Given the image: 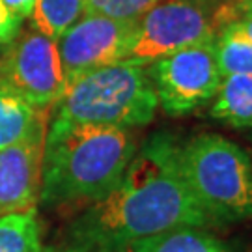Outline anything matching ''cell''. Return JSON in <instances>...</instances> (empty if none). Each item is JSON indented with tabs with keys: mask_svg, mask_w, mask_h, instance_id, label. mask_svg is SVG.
Instances as JSON below:
<instances>
[{
	"mask_svg": "<svg viewBox=\"0 0 252 252\" xmlns=\"http://www.w3.org/2000/svg\"><path fill=\"white\" fill-rule=\"evenodd\" d=\"M234 25L252 39V0H224L215 9V25Z\"/></svg>",
	"mask_w": 252,
	"mask_h": 252,
	"instance_id": "obj_17",
	"label": "cell"
},
{
	"mask_svg": "<svg viewBox=\"0 0 252 252\" xmlns=\"http://www.w3.org/2000/svg\"><path fill=\"white\" fill-rule=\"evenodd\" d=\"M41 224L36 207L0 217V252H41Z\"/></svg>",
	"mask_w": 252,
	"mask_h": 252,
	"instance_id": "obj_14",
	"label": "cell"
},
{
	"mask_svg": "<svg viewBox=\"0 0 252 252\" xmlns=\"http://www.w3.org/2000/svg\"><path fill=\"white\" fill-rule=\"evenodd\" d=\"M47 126V110L32 107L19 95L0 86V150L45 131Z\"/></svg>",
	"mask_w": 252,
	"mask_h": 252,
	"instance_id": "obj_10",
	"label": "cell"
},
{
	"mask_svg": "<svg viewBox=\"0 0 252 252\" xmlns=\"http://www.w3.org/2000/svg\"><path fill=\"white\" fill-rule=\"evenodd\" d=\"M161 0H84V13L135 23Z\"/></svg>",
	"mask_w": 252,
	"mask_h": 252,
	"instance_id": "obj_16",
	"label": "cell"
},
{
	"mask_svg": "<svg viewBox=\"0 0 252 252\" xmlns=\"http://www.w3.org/2000/svg\"><path fill=\"white\" fill-rule=\"evenodd\" d=\"M135 23L82 13L56 39L65 82L126 60Z\"/></svg>",
	"mask_w": 252,
	"mask_h": 252,
	"instance_id": "obj_8",
	"label": "cell"
},
{
	"mask_svg": "<svg viewBox=\"0 0 252 252\" xmlns=\"http://www.w3.org/2000/svg\"><path fill=\"white\" fill-rule=\"evenodd\" d=\"M127 252H232L230 247L200 226H180L133 243Z\"/></svg>",
	"mask_w": 252,
	"mask_h": 252,
	"instance_id": "obj_12",
	"label": "cell"
},
{
	"mask_svg": "<svg viewBox=\"0 0 252 252\" xmlns=\"http://www.w3.org/2000/svg\"><path fill=\"white\" fill-rule=\"evenodd\" d=\"M209 105V116L217 122L252 129V75H224Z\"/></svg>",
	"mask_w": 252,
	"mask_h": 252,
	"instance_id": "obj_11",
	"label": "cell"
},
{
	"mask_svg": "<svg viewBox=\"0 0 252 252\" xmlns=\"http://www.w3.org/2000/svg\"><path fill=\"white\" fill-rule=\"evenodd\" d=\"M21 32V19L13 15L4 4V0H0V43L8 45L11 43Z\"/></svg>",
	"mask_w": 252,
	"mask_h": 252,
	"instance_id": "obj_18",
	"label": "cell"
},
{
	"mask_svg": "<svg viewBox=\"0 0 252 252\" xmlns=\"http://www.w3.org/2000/svg\"><path fill=\"white\" fill-rule=\"evenodd\" d=\"M157 108L150 65L122 60L67 82L49 122L135 129L152 124Z\"/></svg>",
	"mask_w": 252,
	"mask_h": 252,
	"instance_id": "obj_3",
	"label": "cell"
},
{
	"mask_svg": "<svg viewBox=\"0 0 252 252\" xmlns=\"http://www.w3.org/2000/svg\"><path fill=\"white\" fill-rule=\"evenodd\" d=\"M4 47L6 45H2V43H0V54H2V51H4Z\"/></svg>",
	"mask_w": 252,
	"mask_h": 252,
	"instance_id": "obj_21",
	"label": "cell"
},
{
	"mask_svg": "<svg viewBox=\"0 0 252 252\" xmlns=\"http://www.w3.org/2000/svg\"><path fill=\"white\" fill-rule=\"evenodd\" d=\"M215 9L207 0H161L135 21L126 60L150 65L187 47L213 43Z\"/></svg>",
	"mask_w": 252,
	"mask_h": 252,
	"instance_id": "obj_5",
	"label": "cell"
},
{
	"mask_svg": "<svg viewBox=\"0 0 252 252\" xmlns=\"http://www.w3.org/2000/svg\"><path fill=\"white\" fill-rule=\"evenodd\" d=\"M181 174L215 224L252 219V159L234 140L202 133L180 144Z\"/></svg>",
	"mask_w": 252,
	"mask_h": 252,
	"instance_id": "obj_4",
	"label": "cell"
},
{
	"mask_svg": "<svg viewBox=\"0 0 252 252\" xmlns=\"http://www.w3.org/2000/svg\"><path fill=\"white\" fill-rule=\"evenodd\" d=\"M215 58L220 75H252V39L234 25H219Z\"/></svg>",
	"mask_w": 252,
	"mask_h": 252,
	"instance_id": "obj_13",
	"label": "cell"
},
{
	"mask_svg": "<svg viewBox=\"0 0 252 252\" xmlns=\"http://www.w3.org/2000/svg\"><path fill=\"white\" fill-rule=\"evenodd\" d=\"M159 108L170 118H183L207 107L222 75L215 58V45L187 47L150 63Z\"/></svg>",
	"mask_w": 252,
	"mask_h": 252,
	"instance_id": "obj_7",
	"label": "cell"
},
{
	"mask_svg": "<svg viewBox=\"0 0 252 252\" xmlns=\"http://www.w3.org/2000/svg\"><path fill=\"white\" fill-rule=\"evenodd\" d=\"M41 252H92V251H88L82 245L65 241V243H60V245H49L45 249H41Z\"/></svg>",
	"mask_w": 252,
	"mask_h": 252,
	"instance_id": "obj_20",
	"label": "cell"
},
{
	"mask_svg": "<svg viewBox=\"0 0 252 252\" xmlns=\"http://www.w3.org/2000/svg\"><path fill=\"white\" fill-rule=\"evenodd\" d=\"M84 13V0H37L32 23L37 32L58 39Z\"/></svg>",
	"mask_w": 252,
	"mask_h": 252,
	"instance_id": "obj_15",
	"label": "cell"
},
{
	"mask_svg": "<svg viewBox=\"0 0 252 252\" xmlns=\"http://www.w3.org/2000/svg\"><path fill=\"white\" fill-rule=\"evenodd\" d=\"M213 224L181 174L180 144L157 133L136 148L116 185L73 219L65 237L92 252H127L172 228Z\"/></svg>",
	"mask_w": 252,
	"mask_h": 252,
	"instance_id": "obj_1",
	"label": "cell"
},
{
	"mask_svg": "<svg viewBox=\"0 0 252 252\" xmlns=\"http://www.w3.org/2000/svg\"><path fill=\"white\" fill-rule=\"evenodd\" d=\"M37 0H4V4L8 6V9L17 15L19 19L25 17H32V11L36 8Z\"/></svg>",
	"mask_w": 252,
	"mask_h": 252,
	"instance_id": "obj_19",
	"label": "cell"
},
{
	"mask_svg": "<svg viewBox=\"0 0 252 252\" xmlns=\"http://www.w3.org/2000/svg\"><path fill=\"white\" fill-rule=\"evenodd\" d=\"M45 131L0 150V217L27 211L39 202Z\"/></svg>",
	"mask_w": 252,
	"mask_h": 252,
	"instance_id": "obj_9",
	"label": "cell"
},
{
	"mask_svg": "<svg viewBox=\"0 0 252 252\" xmlns=\"http://www.w3.org/2000/svg\"><path fill=\"white\" fill-rule=\"evenodd\" d=\"M65 84L56 41L37 30L17 36L0 54V86L32 107L51 110Z\"/></svg>",
	"mask_w": 252,
	"mask_h": 252,
	"instance_id": "obj_6",
	"label": "cell"
},
{
	"mask_svg": "<svg viewBox=\"0 0 252 252\" xmlns=\"http://www.w3.org/2000/svg\"><path fill=\"white\" fill-rule=\"evenodd\" d=\"M131 129L49 122L39 202L67 206L103 198L136 153Z\"/></svg>",
	"mask_w": 252,
	"mask_h": 252,
	"instance_id": "obj_2",
	"label": "cell"
}]
</instances>
